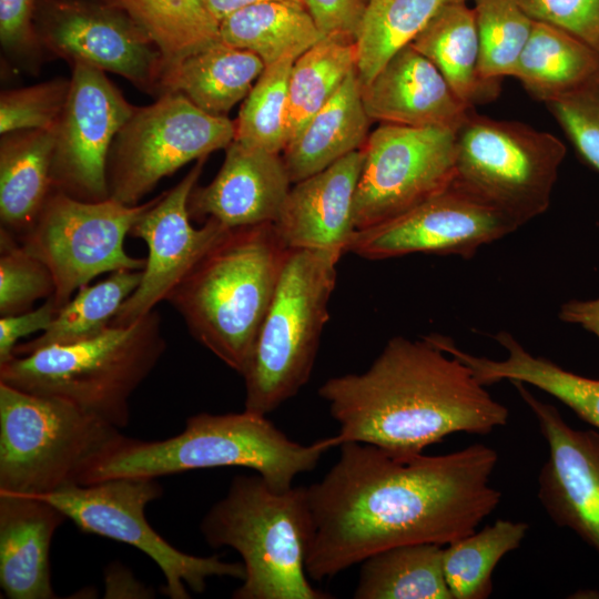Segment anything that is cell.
Listing matches in <instances>:
<instances>
[{
  "instance_id": "cell-1",
  "label": "cell",
  "mask_w": 599,
  "mask_h": 599,
  "mask_svg": "<svg viewBox=\"0 0 599 599\" xmlns=\"http://www.w3.org/2000/svg\"><path fill=\"white\" fill-rule=\"evenodd\" d=\"M338 447L333 467L306 487V572L317 581L392 547L446 546L477 530L501 500L490 483L498 453L480 443L436 456L358 441Z\"/></svg>"
},
{
  "instance_id": "cell-2",
  "label": "cell",
  "mask_w": 599,
  "mask_h": 599,
  "mask_svg": "<svg viewBox=\"0 0 599 599\" xmlns=\"http://www.w3.org/2000/svg\"><path fill=\"white\" fill-rule=\"evenodd\" d=\"M485 387L429 335L395 336L365 372L332 377L318 395L342 444L416 455L456 433L488 435L506 426L508 408Z\"/></svg>"
},
{
  "instance_id": "cell-3",
  "label": "cell",
  "mask_w": 599,
  "mask_h": 599,
  "mask_svg": "<svg viewBox=\"0 0 599 599\" xmlns=\"http://www.w3.org/2000/svg\"><path fill=\"white\" fill-rule=\"evenodd\" d=\"M342 444L338 435L308 445L290 439L265 415L248 410L200 413L186 419L182 433L144 441L122 435L82 473L79 485L133 477L155 478L187 470L245 467L273 489L293 487L294 478L312 471L322 456Z\"/></svg>"
},
{
  "instance_id": "cell-4",
  "label": "cell",
  "mask_w": 599,
  "mask_h": 599,
  "mask_svg": "<svg viewBox=\"0 0 599 599\" xmlns=\"http://www.w3.org/2000/svg\"><path fill=\"white\" fill-rule=\"evenodd\" d=\"M290 250L273 223L229 229L166 298L191 336L240 375Z\"/></svg>"
},
{
  "instance_id": "cell-5",
  "label": "cell",
  "mask_w": 599,
  "mask_h": 599,
  "mask_svg": "<svg viewBox=\"0 0 599 599\" xmlns=\"http://www.w3.org/2000/svg\"><path fill=\"white\" fill-rule=\"evenodd\" d=\"M206 544L236 550L244 566L234 599H329L308 581L313 521L306 487L273 489L258 474L233 478L200 525Z\"/></svg>"
},
{
  "instance_id": "cell-6",
  "label": "cell",
  "mask_w": 599,
  "mask_h": 599,
  "mask_svg": "<svg viewBox=\"0 0 599 599\" xmlns=\"http://www.w3.org/2000/svg\"><path fill=\"white\" fill-rule=\"evenodd\" d=\"M165 349L161 316L154 309L75 344L13 356L0 364V382L65 400L120 429L130 423L131 396Z\"/></svg>"
},
{
  "instance_id": "cell-7",
  "label": "cell",
  "mask_w": 599,
  "mask_h": 599,
  "mask_svg": "<svg viewBox=\"0 0 599 599\" xmlns=\"http://www.w3.org/2000/svg\"><path fill=\"white\" fill-rule=\"evenodd\" d=\"M344 254L290 250L246 367L244 409L267 415L309 380Z\"/></svg>"
},
{
  "instance_id": "cell-8",
  "label": "cell",
  "mask_w": 599,
  "mask_h": 599,
  "mask_svg": "<svg viewBox=\"0 0 599 599\" xmlns=\"http://www.w3.org/2000/svg\"><path fill=\"white\" fill-rule=\"evenodd\" d=\"M121 436L65 400L0 382V493L42 496L79 485L85 468Z\"/></svg>"
},
{
  "instance_id": "cell-9",
  "label": "cell",
  "mask_w": 599,
  "mask_h": 599,
  "mask_svg": "<svg viewBox=\"0 0 599 599\" xmlns=\"http://www.w3.org/2000/svg\"><path fill=\"white\" fill-rule=\"evenodd\" d=\"M565 156L554 134L471 110L456 132L454 183L521 226L548 210Z\"/></svg>"
},
{
  "instance_id": "cell-10",
  "label": "cell",
  "mask_w": 599,
  "mask_h": 599,
  "mask_svg": "<svg viewBox=\"0 0 599 599\" xmlns=\"http://www.w3.org/2000/svg\"><path fill=\"white\" fill-rule=\"evenodd\" d=\"M162 494L155 478L123 477L72 485L35 497L51 502L80 530L129 544L146 554L161 569L165 580L161 590L171 599H189L187 588L202 593L211 577L243 580L242 562H227L217 555L185 554L152 529L144 509Z\"/></svg>"
},
{
  "instance_id": "cell-11",
  "label": "cell",
  "mask_w": 599,
  "mask_h": 599,
  "mask_svg": "<svg viewBox=\"0 0 599 599\" xmlns=\"http://www.w3.org/2000/svg\"><path fill=\"white\" fill-rule=\"evenodd\" d=\"M158 199L126 205L111 197L89 202L51 192L32 227L18 241L52 273L59 308L101 274L144 268L145 260L129 255L124 241Z\"/></svg>"
},
{
  "instance_id": "cell-12",
  "label": "cell",
  "mask_w": 599,
  "mask_h": 599,
  "mask_svg": "<svg viewBox=\"0 0 599 599\" xmlns=\"http://www.w3.org/2000/svg\"><path fill=\"white\" fill-rule=\"evenodd\" d=\"M234 138L235 122L201 110L181 93H163L135 108L115 136L108 161L110 197L140 204L163 177L226 149Z\"/></svg>"
},
{
  "instance_id": "cell-13",
  "label": "cell",
  "mask_w": 599,
  "mask_h": 599,
  "mask_svg": "<svg viewBox=\"0 0 599 599\" xmlns=\"http://www.w3.org/2000/svg\"><path fill=\"white\" fill-rule=\"evenodd\" d=\"M456 130L382 123L362 148L354 224L388 221L448 187L455 179Z\"/></svg>"
},
{
  "instance_id": "cell-14",
  "label": "cell",
  "mask_w": 599,
  "mask_h": 599,
  "mask_svg": "<svg viewBox=\"0 0 599 599\" xmlns=\"http://www.w3.org/2000/svg\"><path fill=\"white\" fill-rule=\"evenodd\" d=\"M520 226L508 215L453 183L410 210L357 230L346 250L367 260L413 253L470 258Z\"/></svg>"
},
{
  "instance_id": "cell-15",
  "label": "cell",
  "mask_w": 599,
  "mask_h": 599,
  "mask_svg": "<svg viewBox=\"0 0 599 599\" xmlns=\"http://www.w3.org/2000/svg\"><path fill=\"white\" fill-rule=\"evenodd\" d=\"M134 110L103 71L74 62L67 102L55 126L53 190L89 202L109 199L110 151Z\"/></svg>"
},
{
  "instance_id": "cell-16",
  "label": "cell",
  "mask_w": 599,
  "mask_h": 599,
  "mask_svg": "<svg viewBox=\"0 0 599 599\" xmlns=\"http://www.w3.org/2000/svg\"><path fill=\"white\" fill-rule=\"evenodd\" d=\"M205 160H197L187 174L170 191L160 194L133 225L130 235L145 243L148 255L139 286L123 303L111 326L129 325L166 301L174 287L229 230L212 219L197 229L191 224L189 199Z\"/></svg>"
},
{
  "instance_id": "cell-17",
  "label": "cell",
  "mask_w": 599,
  "mask_h": 599,
  "mask_svg": "<svg viewBox=\"0 0 599 599\" xmlns=\"http://www.w3.org/2000/svg\"><path fill=\"white\" fill-rule=\"evenodd\" d=\"M534 414L548 446L537 496L549 518L599 554V432L571 427L554 405L510 382Z\"/></svg>"
},
{
  "instance_id": "cell-18",
  "label": "cell",
  "mask_w": 599,
  "mask_h": 599,
  "mask_svg": "<svg viewBox=\"0 0 599 599\" xmlns=\"http://www.w3.org/2000/svg\"><path fill=\"white\" fill-rule=\"evenodd\" d=\"M47 41L73 63L116 73L148 91L160 90L163 55L128 14L105 8L64 7L53 17Z\"/></svg>"
},
{
  "instance_id": "cell-19",
  "label": "cell",
  "mask_w": 599,
  "mask_h": 599,
  "mask_svg": "<svg viewBox=\"0 0 599 599\" xmlns=\"http://www.w3.org/2000/svg\"><path fill=\"white\" fill-rule=\"evenodd\" d=\"M292 184L280 153L233 140L215 177L191 192L189 212L226 229L274 223Z\"/></svg>"
},
{
  "instance_id": "cell-20",
  "label": "cell",
  "mask_w": 599,
  "mask_h": 599,
  "mask_svg": "<svg viewBox=\"0 0 599 599\" xmlns=\"http://www.w3.org/2000/svg\"><path fill=\"white\" fill-rule=\"evenodd\" d=\"M362 165L361 149L294 183L273 223L288 248L346 253L357 231L354 200Z\"/></svg>"
},
{
  "instance_id": "cell-21",
  "label": "cell",
  "mask_w": 599,
  "mask_h": 599,
  "mask_svg": "<svg viewBox=\"0 0 599 599\" xmlns=\"http://www.w3.org/2000/svg\"><path fill=\"white\" fill-rule=\"evenodd\" d=\"M370 120L407 126L458 130L474 109L455 94L444 75L410 43L362 85Z\"/></svg>"
},
{
  "instance_id": "cell-22",
  "label": "cell",
  "mask_w": 599,
  "mask_h": 599,
  "mask_svg": "<svg viewBox=\"0 0 599 599\" xmlns=\"http://www.w3.org/2000/svg\"><path fill=\"white\" fill-rule=\"evenodd\" d=\"M67 519L35 496L0 493V586L9 599H54L50 546Z\"/></svg>"
},
{
  "instance_id": "cell-23",
  "label": "cell",
  "mask_w": 599,
  "mask_h": 599,
  "mask_svg": "<svg viewBox=\"0 0 599 599\" xmlns=\"http://www.w3.org/2000/svg\"><path fill=\"white\" fill-rule=\"evenodd\" d=\"M494 338L506 351L507 355L502 359L467 353L445 335L437 334L435 343L466 364L480 384L488 386L507 380L536 387L561 402L599 430L598 378L579 375L546 357L531 354L506 331L498 332Z\"/></svg>"
},
{
  "instance_id": "cell-24",
  "label": "cell",
  "mask_w": 599,
  "mask_h": 599,
  "mask_svg": "<svg viewBox=\"0 0 599 599\" xmlns=\"http://www.w3.org/2000/svg\"><path fill=\"white\" fill-rule=\"evenodd\" d=\"M370 121L356 69L282 152L292 183L361 150L369 135Z\"/></svg>"
},
{
  "instance_id": "cell-25",
  "label": "cell",
  "mask_w": 599,
  "mask_h": 599,
  "mask_svg": "<svg viewBox=\"0 0 599 599\" xmlns=\"http://www.w3.org/2000/svg\"><path fill=\"white\" fill-rule=\"evenodd\" d=\"M264 69L255 53L220 40L164 70L160 91L181 93L201 110L226 116L247 97Z\"/></svg>"
},
{
  "instance_id": "cell-26",
  "label": "cell",
  "mask_w": 599,
  "mask_h": 599,
  "mask_svg": "<svg viewBox=\"0 0 599 599\" xmlns=\"http://www.w3.org/2000/svg\"><path fill=\"white\" fill-rule=\"evenodd\" d=\"M55 128L2 135L0 146L1 229L17 240L34 224L53 191Z\"/></svg>"
},
{
  "instance_id": "cell-27",
  "label": "cell",
  "mask_w": 599,
  "mask_h": 599,
  "mask_svg": "<svg viewBox=\"0 0 599 599\" xmlns=\"http://www.w3.org/2000/svg\"><path fill=\"white\" fill-rule=\"evenodd\" d=\"M444 75L468 108L493 101L498 82L480 73V42L474 8L467 2L444 7L410 42Z\"/></svg>"
},
{
  "instance_id": "cell-28",
  "label": "cell",
  "mask_w": 599,
  "mask_h": 599,
  "mask_svg": "<svg viewBox=\"0 0 599 599\" xmlns=\"http://www.w3.org/2000/svg\"><path fill=\"white\" fill-rule=\"evenodd\" d=\"M220 40L231 47L248 50L266 65L297 59L321 41L316 27L302 1L270 0L234 11L220 21Z\"/></svg>"
},
{
  "instance_id": "cell-29",
  "label": "cell",
  "mask_w": 599,
  "mask_h": 599,
  "mask_svg": "<svg viewBox=\"0 0 599 599\" xmlns=\"http://www.w3.org/2000/svg\"><path fill=\"white\" fill-rule=\"evenodd\" d=\"M599 70V52L571 33L535 21L512 78L545 103L575 89Z\"/></svg>"
},
{
  "instance_id": "cell-30",
  "label": "cell",
  "mask_w": 599,
  "mask_h": 599,
  "mask_svg": "<svg viewBox=\"0 0 599 599\" xmlns=\"http://www.w3.org/2000/svg\"><path fill=\"white\" fill-rule=\"evenodd\" d=\"M444 546L392 547L361 564L355 599H453L443 567Z\"/></svg>"
},
{
  "instance_id": "cell-31",
  "label": "cell",
  "mask_w": 599,
  "mask_h": 599,
  "mask_svg": "<svg viewBox=\"0 0 599 599\" xmlns=\"http://www.w3.org/2000/svg\"><path fill=\"white\" fill-rule=\"evenodd\" d=\"M142 280V270H120L93 285L80 287L39 336L19 343L13 356L40 348L75 344L103 333Z\"/></svg>"
},
{
  "instance_id": "cell-32",
  "label": "cell",
  "mask_w": 599,
  "mask_h": 599,
  "mask_svg": "<svg viewBox=\"0 0 599 599\" xmlns=\"http://www.w3.org/2000/svg\"><path fill=\"white\" fill-rule=\"evenodd\" d=\"M114 1L159 48L164 70L220 41V23L205 0Z\"/></svg>"
},
{
  "instance_id": "cell-33",
  "label": "cell",
  "mask_w": 599,
  "mask_h": 599,
  "mask_svg": "<svg viewBox=\"0 0 599 599\" xmlns=\"http://www.w3.org/2000/svg\"><path fill=\"white\" fill-rule=\"evenodd\" d=\"M356 69V40L343 37H325L294 61L288 80V142Z\"/></svg>"
},
{
  "instance_id": "cell-34",
  "label": "cell",
  "mask_w": 599,
  "mask_h": 599,
  "mask_svg": "<svg viewBox=\"0 0 599 599\" xmlns=\"http://www.w3.org/2000/svg\"><path fill=\"white\" fill-rule=\"evenodd\" d=\"M467 0H370L356 37L357 75L367 84L446 6Z\"/></svg>"
},
{
  "instance_id": "cell-35",
  "label": "cell",
  "mask_w": 599,
  "mask_h": 599,
  "mask_svg": "<svg viewBox=\"0 0 599 599\" xmlns=\"http://www.w3.org/2000/svg\"><path fill=\"white\" fill-rule=\"evenodd\" d=\"M525 521L497 519L444 547L443 567L453 599H486L498 562L525 539Z\"/></svg>"
},
{
  "instance_id": "cell-36",
  "label": "cell",
  "mask_w": 599,
  "mask_h": 599,
  "mask_svg": "<svg viewBox=\"0 0 599 599\" xmlns=\"http://www.w3.org/2000/svg\"><path fill=\"white\" fill-rule=\"evenodd\" d=\"M295 59L266 65L238 112L234 140L282 153L287 145L288 80Z\"/></svg>"
},
{
  "instance_id": "cell-37",
  "label": "cell",
  "mask_w": 599,
  "mask_h": 599,
  "mask_svg": "<svg viewBox=\"0 0 599 599\" xmlns=\"http://www.w3.org/2000/svg\"><path fill=\"white\" fill-rule=\"evenodd\" d=\"M480 42V73L490 82L512 77L534 20L518 0H473Z\"/></svg>"
},
{
  "instance_id": "cell-38",
  "label": "cell",
  "mask_w": 599,
  "mask_h": 599,
  "mask_svg": "<svg viewBox=\"0 0 599 599\" xmlns=\"http://www.w3.org/2000/svg\"><path fill=\"white\" fill-rule=\"evenodd\" d=\"M54 291L48 266L0 229V316L32 309L37 301L53 296Z\"/></svg>"
},
{
  "instance_id": "cell-39",
  "label": "cell",
  "mask_w": 599,
  "mask_h": 599,
  "mask_svg": "<svg viewBox=\"0 0 599 599\" xmlns=\"http://www.w3.org/2000/svg\"><path fill=\"white\" fill-rule=\"evenodd\" d=\"M70 80L54 79L2 92L0 133L48 130L57 126L67 102Z\"/></svg>"
},
{
  "instance_id": "cell-40",
  "label": "cell",
  "mask_w": 599,
  "mask_h": 599,
  "mask_svg": "<svg viewBox=\"0 0 599 599\" xmlns=\"http://www.w3.org/2000/svg\"><path fill=\"white\" fill-rule=\"evenodd\" d=\"M546 104L579 155L599 171V70Z\"/></svg>"
},
{
  "instance_id": "cell-41",
  "label": "cell",
  "mask_w": 599,
  "mask_h": 599,
  "mask_svg": "<svg viewBox=\"0 0 599 599\" xmlns=\"http://www.w3.org/2000/svg\"><path fill=\"white\" fill-rule=\"evenodd\" d=\"M535 21L558 27L599 52V0H518Z\"/></svg>"
},
{
  "instance_id": "cell-42",
  "label": "cell",
  "mask_w": 599,
  "mask_h": 599,
  "mask_svg": "<svg viewBox=\"0 0 599 599\" xmlns=\"http://www.w3.org/2000/svg\"><path fill=\"white\" fill-rule=\"evenodd\" d=\"M324 37L356 40L367 3L365 0H302Z\"/></svg>"
},
{
  "instance_id": "cell-43",
  "label": "cell",
  "mask_w": 599,
  "mask_h": 599,
  "mask_svg": "<svg viewBox=\"0 0 599 599\" xmlns=\"http://www.w3.org/2000/svg\"><path fill=\"white\" fill-rule=\"evenodd\" d=\"M59 307L53 296L44 300L37 308L1 316L0 318V364L13 357V351L22 337L43 332L51 324Z\"/></svg>"
},
{
  "instance_id": "cell-44",
  "label": "cell",
  "mask_w": 599,
  "mask_h": 599,
  "mask_svg": "<svg viewBox=\"0 0 599 599\" xmlns=\"http://www.w3.org/2000/svg\"><path fill=\"white\" fill-rule=\"evenodd\" d=\"M32 0H0V39L6 49H22L31 39Z\"/></svg>"
},
{
  "instance_id": "cell-45",
  "label": "cell",
  "mask_w": 599,
  "mask_h": 599,
  "mask_svg": "<svg viewBox=\"0 0 599 599\" xmlns=\"http://www.w3.org/2000/svg\"><path fill=\"white\" fill-rule=\"evenodd\" d=\"M104 598H153V591L141 583L120 562L111 564L104 571Z\"/></svg>"
},
{
  "instance_id": "cell-46",
  "label": "cell",
  "mask_w": 599,
  "mask_h": 599,
  "mask_svg": "<svg viewBox=\"0 0 599 599\" xmlns=\"http://www.w3.org/2000/svg\"><path fill=\"white\" fill-rule=\"evenodd\" d=\"M560 321L577 325L599 339V297L591 300H569L559 309Z\"/></svg>"
},
{
  "instance_id": "cell-47",
  "label": "cell",
  "mask_w": 599,
  "mask_h": 599,
  "mask_svg": "<svg viewBox=\"0 0 599 599\" xmlns=\"http://www.w3.org/2000/svg\"><path fill=\"white\" fill-rule=\"evenodd\" d=\"M206 4L214 16V18L219 21H222L225 17L233 13L234 11L242 9L244 7L263 2V1H270V0H205ZM295 1H302V0H295Z\"/></svg>"
},
{
  "instance_id": "cell-48",
  "label": "cell",
  "mask_w": 599,
  "mask_h": 599,
  "mask_svg": "<svg viewBox=\"0 0 599 599\" xmlns=\"http://www.w3.org/2000/svg\"><path fill=\"white\" fill-rule=\"evenodd\" d=\"M370 0H365L366 3H368Z\"/></svg>"
}]
</instances>
